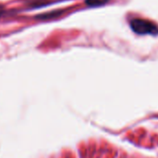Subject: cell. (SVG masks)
<instances>
[{"label":"cell","mask_w":158,"mask_h":158,"mask_svg":"<svg viewBox=\"0 0 158 158\" xmlns=\"http://www.w3.org/2000/svg\"><path fill=\"white\" fill-rule=\"evenodd\" d=\"M131 30L138 34H158V27L152 21L143 19H133L130 22Z\"/></svg>","instance_id":"1"},{"label":"cell","mask_w":158,"mask_h":158,"mask_svg":"<svg viewBox=\"0 0 158 158\" xmlns=\"http://www.w3.org/2000/svg\"><path fill=\"white\" fill-rule=\"evenodd\" d=\"M109 0H85L86 4L90 6H99L106 4Z\"/></svg>","instance_id":"2"},{"label":"cell","mask_w":158,"mask_h":158,"mask_svg":"<svg viewBox=\"0 0 158 158\" xmlns=\"http://www.w3.org/2000/svg\"><path fill=\"white\" fill-rule=\"evenodd\" d=\"M2 13H3V10H2V7L0 6V17H1V15H2Z\"/></svg>","instance_id":"3"}]
</instances>
